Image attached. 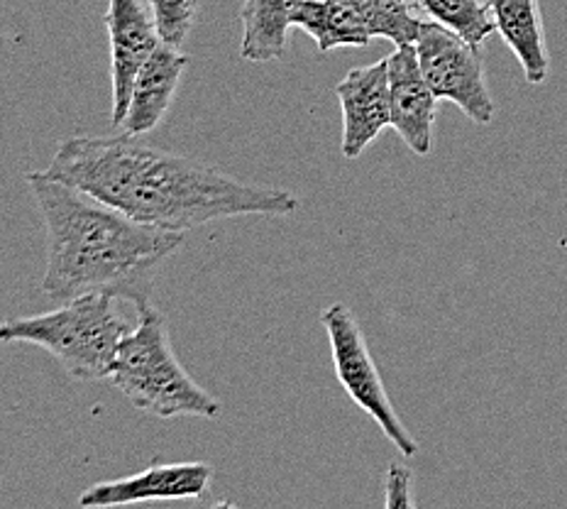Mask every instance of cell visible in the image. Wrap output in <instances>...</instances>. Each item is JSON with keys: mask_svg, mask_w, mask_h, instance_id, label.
I'll return each mask as SVG.
<instances>
[{"mask_svg": "<svg viewBox=\"0 0 567 509\" xmlns=\"http://www.w3.org/2000/svg\"><path fill=\"white\" fill-rule=\"evenodd\" d=\"M147 3L155 16L162 42L182 47L196 20L198 0H147Z\"/></svg>", "mask_w": 567, "mask_h": 509, "instance_id": "obj_17", "label": "cell"}, {"mask_svg": "<svg viewBox=\"0 0 567 509\" xmlns=\"http://www.w3.org/2000/svg\"><path fill=\"white\" fill-rule=\"evenodd\" d=\"M494 26L524 69L528 84H543L550 74V57L543 32L538 0H489Z\"/></svg>", "mask_w": 567, "mask_h": 509, "instance_id": "obj_12", "label": "cell"}, {"mask_svg": "<svg viewBox=\"0 0 567 509\" xmlns=\"http://www.w3.org/2000/svg\"><path fill=\"white\" fill-rule=\"evenodd\" d=\"M389 99H392V125L406 147L425 157L433 150V125L439 99L423 79L416 47L401 44L386 57Z\"/></svg>", "mask_w": 567, "mask_h": 509, "instance_id": "obj_9", "label": "cell"}, {"mask_svg": "<svg viewBox=\"0 0 567 509\" xmlns=\"http://www.w3.org/2000/svg\"><path fill=\"white\" fill-rule=\"evenodd\" d=\"M44 172L145 226L174 233L235 216H291L299 208L291 192L245 184L130 133L69 138Z\"/></svg>", "mask_w": 567, "mask_h": 509, "instance_id": "obj_1", "label": "cell"}, {"mask_svg": "<svg viewBox=\"0 0 567 509\" xmlns=\"http://www.w3.org/2000/svg\"><path fill=\"white\" fill-rule=\"evenodd\" d=\"M368 26L372 40L382 38L401 44H413L421 20L413 16L411 0H348Z\"/></svg>", "mask_w": 567, "mask_h": 509, "instance_id": "obj_16", "label": "cell"}, {"mask_svg": "<svg viewBox=\"0 0 567 509\" xmlns=\"http://www.w3.org/2000/svg\"><path fill=\"white\" fill-rule=\"evenodd\" d=\"M336 96L342 109V155L358 160L392 123L386 59L348 71L336 86Z\"/></svg>", "mask_w": 567, "mask_h": 509, "instance_id": "obj_8", "label": "cell"}, {"mask_svg": "<svg viewBox=\"0 0 567 509\" xmlns=\"http://www.w3.org/2000/svg\"><path fill=\"white\" fill-rule=\"evenodd\" d=\"M25 182L47 226V297L64 304L109 294L137 309L150 304L157 269L184 245V233L145 226L47 172H28Z\"/></svg>", "mask_w": 567, "mask_h": 509, "instance_id": "obj_2", "label": "cell"}, {"mask_svg": "<svg viewBox=\"0 0 567 509\" xmlns=\"http://www.w3.org/2000/svg\"><path fill=\"white\" fill-rule=\"evenodd\" d=\"M321 324L330 340L336 375L340 385L346 387L348 397L380 424L382 434L401 456L416 454L419 444L404 426V421L399 419L392 399L386 395L382 375L377 370V363L358 318L352 316L346 304H330L321 314Z\"/></svg>", "mask_w": 567, "mask_h": 509, "instance_id": "obj_5", "label": "cell"}, {"mask_svg": "<svg viewBox=\"0 0 567 509\" xmlns=\"http://www.w3.org/2000/svg\"><path fill=\"white\" fill-rule=\"evenodd\" d=\"M111 38V81H113V125H121L127 113L130 93L137 71L157 50L162 38L155 16L145 0H111L105 13Z\"/></svg>", "mask_w": 567, "mask_h": 509, "instance_id": "obj_7", "label": "cell"}, {"mask_svg": "<svg viewBox=\"0 0 567 509\" xmlns=\"http://www.w3.org/2000/svg\"><path fill=\"white\" fill-rule=\"evenodd\" d=\"M213 470L206 464H155L142 472L105 480L79 497L81 507H115L155 500H196L208 490Z\"/></svg>", "mask_w": 567, "mask_h": 509, "instance_id": "obj_10", "label": "cell"}, {"mask_svg": "<svg viewBox=\"0 0 567 509\" xmlns=\"http://www.w3.org/2000/svg\"><path fill=\"white\" fill-rule=\"evenodd\" d=\"M188 67V57L179 47L159 42L155 52L137 71L133 93H130L127 113L123 118V130L130 135H145L155 130L164 113L169 111L174 93Z\"/></svg>", "mask_w": 567, "mask_h": 509, "instance_id": "obj_11", "label": "cell"}, {"mask_svg": "<svg viewBox=\"0 0 567 509\" xmlns=\"http://www.w3.org/2000/svg\"><path fill=\"white\" fill-rule=\"evenodd\" d=\"M433 22L460 34L465 42L482 47L496 30L489 3L484 0H413Z\"/></svg>", "mask_w": 567, "mask_h": 509, "instance_id": "obj_15", "label": "cell"}, {"mask_svg": "<svg viewBox=\"0 0 567 509\" xmlns=\"http://www.w3.org/2000/svg\"><path fill=\"white\" fill-rule=\"evenodd\" d=\"M301 0H245L240 10V57L247 62H275L287 54L291 16Z\"/></svg>", "mask_w": 567, "mask_h": 509, "instance_id": "obj_14", "label": "cell"}, {"mask_svg": "<svg viewBox=\"0 0 567 509\" xmlns=\"http://www.w3.org/2000/svg\"><path fill=\"white\" fill-rule=\"evenodd\" d=\"M130 326L113 309L109 294H84L40 316L0 324L3 343H32L64 365L76 380H105Z\"/></svg>", "mask_w": 567, "mask_h": 509, "instance_id": "obj_4", "label": "cell"}, {"mask_svg": "<svg viewBox=\"0 0 567 509\" xmlns=\"http://www.w3.org/2000/svg\"><path fill=\"white\" fill-rule=\"evenodd\" d=\"M384 507L394 509V507H416V500H413V476L406 466L394 464L386 470V480H384Z\"/></svg>", "mask_w": 567, "mask_h": 509, "instance_id": "obj_18", "label": "cell"}, {"mask_svg": "<svg viewBox=\"0 0 567 509\" xmlns=\"http://www.w3.org/2000/svg\"><path fill=\"white\" fill-rule=\"evenodd\" d=\"M291 28L309 32L323 54L338 47H364L372 40L364 20L348 0H301L291 16Z\"/></svg>", "mask_w": 567, "mask_h": 509, "instance_id": "obj_13", "label": "cell"}, {"mask_svg": "<svg viewBox=\"0 0 567 509\" xmlns=\"http://www.w3.org/2000/svg\"><path fill=\"white\" fill-rule=\"evenodd\" d=\"M140 322L117 348L111 380L133 405L159 419H216L220 401L192 380L176 358L169 328L159 309L140 306Z\"/></svg>", "mask_w": 567, "mask_h": 509, "instance_id": "obj_3", "label": "cell"}, {"mask_svg": "<svg viewBox=\"0 0 567 509\" xmlns=\"http://www.w3.org/2000/svg\"><path fill=\"white\" fill-rule=\"evenodd\" d=\"M416 57L423 79L439 101H451L470 121L489 125L496 113L494 99L484 79L480 47L465 42L439 22H421L416 34Z\"/></svg>", "mask_w": 567, "mask_h": 509, "instance_id": "obj_6", "label": "cell"}]
</instances>
